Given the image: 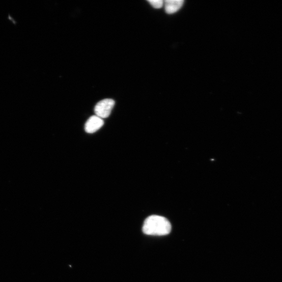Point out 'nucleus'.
Instances as JSON below:
<instances>
[{"label": "nucleus", "instance_id": "1", "mask_svg": "<svg viewBox=\"0 0 282 282\" xmlns=\"http://www.w3.org/2000/svg\"><path fill=\"white\" fill-rule=\"evenodd\" d=\"M143 230L148 235L165 236L171 233L172 225L166 217L153 215L146 218Z\"/></svg>", "mask_w": 282, "mask_h": 282}, {"label": "nucleus", "instance_id": "2", "mask_svg": "<svg viewBox=\"0 0 282 282\" xmlns=\"http://www.w3.org/2000/svg\"><path fill=\"white\" fill-rule=\"evenodd\" d=\"M115 102L113 99H105L98 102L95 107L96 116L103 118L108 117L115 106Z\"/></svg>", "mask_w": 282, "mask_h": 282}, {"label": "nucleus", "instance_id": "3", "mask_svg": "<svg viewBox=\"0 0 282 282\" xmlns=\"http://www.w3.org/2000/svg\"><path fill=\"white\" fill-rule=\"evenodd\" d=\"M104 124L102 118L97 116L91 117L85 125V130L88 133H93L101 128Z\"/></svg>", "mask_w": 282, "mask_h": 282}, {"label": "nucleus", "instance_id": "4", "mask_svg": "<svg viewBox=\"0 0 282 282\" xmlns=\"http://www.w3.org/2000/svg\"><path fill=\"white\" fill-rule=\"evenodd\" d=\"M183 0H166L165 2V9L167 14H171L178 11L183 7Z\"/></svg>", "mask_w": 282, "mask_h": 282}, {"label": "nucleus", "instance_id": "5", "mask_svg": "<svg viewBox=\"0 0 282 282\" xmlns=\"http://www.w3.org/2000/svg\"><path fill=\"white\" fill-rule=\"evenodd\" d=\"M148 2L155 9H160L163 6L164 2L162 0H149Z\"/></svg>", "mask_w": 282, "mask_h": 282}]
</instances>
